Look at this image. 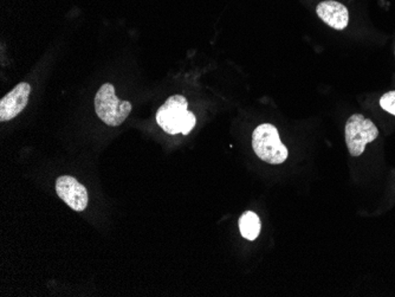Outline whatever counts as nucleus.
I'll list each match as a JSON object with an SVG mask.
<instances>
[{"label": "nucleus", "mask_w": 395, "mask_h": 297, "mask_svg": "<svg viewBox=\"0 0 395 297\" xmlns=\"http://www.w3.org/2000/svg\"><path fill=\"white\" fill-rule=\"evenodd\" d=\"M380 105L386 112L395 115V91H389L380 98Z\"/></svg>", "instance_id": "obj_9"}, {"label": "nucleus", "mask_w": 395, "mask_h": 297, "mask_svg": "<svg viewBox=\"0 0 395 297\" xmlns=\"http://www.w3.org/2000/svg\"><path fill=\"white\" fill-rule=\"evenodd\" d=\"M316 12L325 24L335 30H344L349 21L348 9L335 0L322 1L316 9Z\"/></svg>", "instance_id": "obj_7"}, {"label": "nucleus", "mask_w": 395, "mask_h": 297, "mask_svg": "<svg viewBox=\"0 0 395 297\" xmlns=\"http://www.w3.org/2000/svg\"><path fill=\"white\" fill-rule=\"evenodd\" d=\"M56 192L60 199L73 210H85L89 202L88 191L80 182L70 175H62L56 180Z\"/></svg>", "instance_id": "obj_5"}, {"label": "nucleus", "mask_w": 395, "mask_h": 297, "mask_svg": "<svg viewBox=\"0 0 395 297\" xmlns=\"http://www.w3.org/2000/svg\"><path fill=\"white\" fill-rule=\"evenodd\" d=\"M189 103L181 95H174L161 105L157 113V123L166 133H181L184 135L191 132L196 126V116L189 112Z\"/></svg>", "instance_id": "obj_1"}, {"label": "nucleus", "mask_w": 395, "mask_h": 297, "mask_svg": "<svg viewBox=\"0 0 395 297\" xmlns=\"http://www.w3.org/2000/svg\"><path fill=\"white\" fill-rule=\"evenodd\" d=\"M252 147L259 159L271 165L282 164L289 154L276 127L270 123H263L256 128L252 134Z\"/></svg>", "instance_id": "obj_3"}, {"label": "nucleus", "mask_w": 395, "mask_h": 297, "mask_svg": "<svg viewBox=\"0 0 395 297\" xmlns=\"http://www.w3.org/2000/svg\"><path fill=\"white\" fill-rule=\"evenodd\" d=\"M31 87L26 82L19 83L0 101V121H10L19 115L28 105Z\"/></svg>", "instance_id": "obj_6"}, {"label": "nucleus", "mask_w": 395, "mask_h": 297, "mask_svg": "<svg viewBox=\"0 0 395 297\" xmlns=\"http://www.w3.org/2000/svg\"><path fill=\"white\" fill-rule=\"evenodd\" d=\"M379 137V130L371 120L361 114L350 116L346 123V144L352 157H360L367 144Z\"/></svg>", "instance_id": "obj_4"}, {"label": "nucleus", "mask_w": 395, "mask_h": 297, "mask_svg": "<svg viewBox=\"0 0 395 297\" xmlns=\"http://www.w3.org/2000/svg\"><path fill=\"white\" fill-rule=\"evenodd\" d=\"M132 108L133 105L130 102L117 98L115 88L110 83L103 84L95 96L96 114L108 126L122 125L132 112Z\"/></svg>", "instance_id": "obj_2"}, {"label": "nucleus", "mask_w": 395, "mask_h": 297, "mask_svg": "<svg viewBox=\"0 0 395 297\" xmlns=\"http://www.w3.org/2000/svg\"><path fill=\"white\" fill-rule=\"evenodd\" d=\"M260 227H262L260 219L252 211L245 212L239 219V230H241V236L248 241H255L256 238L258 237L260 234Z\"/></svg>", "instance_id": "obj_8"}]
</instances>
